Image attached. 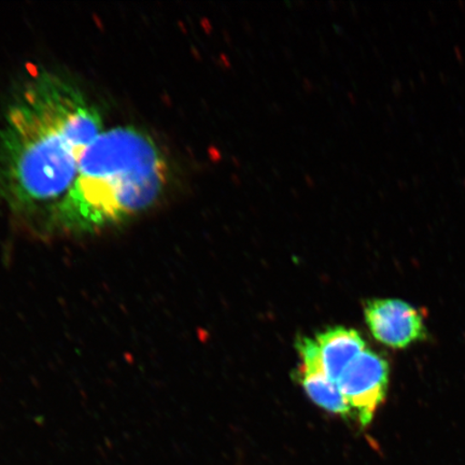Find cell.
I'll return each mask as SVG.
<instances>
[{"label":"cell","mask_w":465,"mask_h":465,"mask_svg":"<svg viewBox=\"0 0 465 465\" xmlns=\"http://www.w3.org/2000/svg\"><path fill=\"white\" fill-rule=\"evenodd\" d=\"M364 317L371 335L388 347L406 348L423 341L427 336L420 312L404 301H369L364 307Z\"/></svg>","instance_id":"4"},{"label":"cell","mask_w":465,"mask_h":465,"mask_svg":"<svg viewBox=\"0 0 465 465\" xmlns=\"http://www.w3.org/2000/svg\"><path fill=\"white\" fill-rule=\"evenodd\" d=\"M296 345L303 362L301 366L300 380L308 397L313 403L332 414L352 417L351 411L342 397L339 383L331 381L324 373L315 340L304 337Z\"/></svg>","instance_id":"5"},{"label":"cell","mask_w":465,"mask_h":465,"mask_svg":"<svg viewBox=\"0 0 465 465\" xmlns=\"http://www.w3.org/2000/svg\"><path fill=\"white\" fill-rule=\"evenodd\" d=\"M173 168L148 133L103 131L85 150L77 176L43 225L45 234H89L148 211L170 190Z\"/></svg>","instance_id":"2"},{"label":"cell","mask_w":465,"mask_h":465,"mask_svg":"<svg viewBox=\"0 0 465 465\" xmlns=\"http://www.w3.org/2000/svg\"><path fill=\"white\" fill-rule=\"evenodd\" d=\"M315 341L324 373L334 382H339L349 364L366 349L357 331L341 327L324 331Z\"/></svg>","instance_id":"6"},{"label":"cell","mask_w":465,"mask_h":465,"mask_svg":"<svg viewBox=\"0 0 465 465\" xmlns=\"http://www.w3.org/2000/svg\"><path fill=\"white\" fill-rule=\"evenodd\" d=\"M103 119L84 92L52 73L28 80L0 130V200L20 216L48 214L72 187Z\"/></svg>","instance_id":"1"},{"label":"cell","mask_w":465,"mask_h":465,"mask_svg":"<svg viewBox=\"0 0 465 465\" xmlns=\"http://www.w3.org/2000/svg\"><path fill=\"white\" fill-rule=\"evenodd\" d=\"M389 365L380 354L365 349L340 378L339 387L353 418L365 427L386 398Z\"/></svg>","instance_id":"3"}]
</instances>
